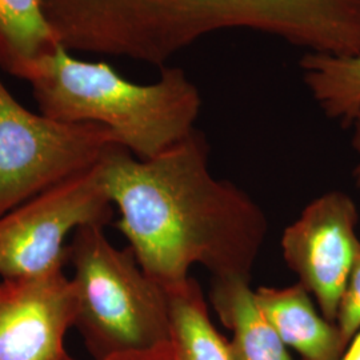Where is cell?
<instances>
[{"label":"cell","mask_w":360,"mask_h":360,"mask_svg":"<svg viewBox=\"0 0 360 360\" xmlns=\"http://www.w3.org/2000/svg\"><path fill=\"white\" fill-rule=\"evenodd\" d=\"M352 129V135H351V146L352 150L358 158V162L355 165V167L352 169V175L356 180V184L360 186V114L355 117V120L352 122V124L349 126Z\"/></svg>","instance_id":"cell-16"},{"label":"cell","mask_w":360,"mask_h":360,"mask_svg":"<svg viewBox=\"0 0 360 360\" xmlns=\"http://www.w3.org/2000/svg\"><path fill=\"white\" fill-rule=\"evenodd\" d=\"M74 267L77 333L94 360L159 347L172 340L166 290L139 266L132 250L116 248L103 226L77 229L68 245Z\"/></svg>","instance_id":"cell-4"},{"label":"cell","mask_w":360,"mask_h":360,"mask_svg":"<svg viewBox=\"0 0 360 360\" xmlns=\"http://www.w3.org/2000/svg\"><path fill=\"white\" fill-rule=\"evenodd\" d=\"M40 0H0V67L28 83L60 47Z\"/></svg>","instance_id":"cell-11"},{"label":"cell","mask_w":360,"mask_h":360,"mask_svg":"<svg viewBox=\"0 0 360 360\" xmlns=\"http://www.w3.org/2000/svg\"><path fill=\"white\" fill-rule=\"evenodd\" d=\"M255 299L285 347L292 348L302 360H339L346 346L338 326L327 321L314 297L302 285H262Z\"/></svg>","instance_id":"cell-9"},{"label":"cell","mask_w":360,"mask_h":360,"mask_svg":"<svg viewBox=\"0 0 360 360\" xmlns=\"http://www.w3.org/2000/svg\"><path fill=\"white\" fill-rule=\"evenodd\" d=\"M67 51L165 67L226 30L263 32L307 52L360 55V0H40Z\"/></svg>","instance_id":"cell-2"},{"label":"cell","mask_w":360,"mask_h":360,"mask_svg":"<svg viewBox=\"0 0 360 360\" xmlns=\"http://www.w3.org/2000/svg\"><path fill=\"white\" fill-rule=\"evenodd\" d=\"M112 215L95 166L15 207L0 217L1 279L65 269L67 236L89 224L104 227Z\"/></svg>","instance_id":"cell-6"},{"label":"cell","mask_w":360,"mask_h":360,"mask_svg":"<svg viewBox=\"0 0 360 360\" xmlns=\"http://www.w3.org/2000/svg\"><path fill=\"white\" fill-rule=\"evenodd\" d=\"M77 299L65 269L0 282V360H75L65 335Z\"/></svg>","instance_id":"cell-8"},{"label":"cell","mask_w":360,"mask_h":360,"mask_svg":"<svg viewBox=\"0 0 360 360\" xmlns=\"http://www.w3.org/2000/svg\"><path fill=\"white\" fill-rule=\"evenodd\" d=\"M172 342L184 360H231L227 340L210 318L199 283L190 278L167 292Z\"/></svg>","instance_id":"cell-13"},{"label":"cell","mask_w":360,"mask_h":360,"mask_svg":"<svg viewBox=\"0 0 360 360\" xmlns=\"http://www.w3.org/2000/svg\"><path fill=\"white\" fill-rule=\"evenodd\" d=\"M299 65L303 82L323 114L349 127L360 114V55L307 52Z\"/></svg>","instance_id":"cell-12"},{"label":"cell","mask_w":360,"mask_h":360,"mask_svg":"<svg viewBox=\"0 0 360 360\" xmlns=\"http://www.w3.org/2000/svg\"><path fill=\"white\" fill-rule=\"evenodd\" d=\"M339 360H360V331L348 343Z\"/></svg>","instance_id":"cell-17"},{"label":"cell","mask_w":360,"mask_h":360,"mask_svg":"<svg viewBox=\"0 0 360 360\" xmlns=\"http://www.w3.org/2000/svg\"><path fill=\"white\" fill-rule=\"evenodd\" d=\"M359 212L343 191L311 200L282 235L287 267L314 297L323 316L335 323L340 299L360 248Z\"/></svg>","instance_id":"cell-7"},{"label":"cell","mask_w":360,"mask_h":360,"mask_svg":"<svg viewBox=\"0 0 360 360\" xmlns=\"http://www.w3.org/2000/svg\"><path fill=\"white\" fill-rule=\"evenodd\" d=\"M210 302L219 321L231 331V360H294L264 316L248 279L212 278Z\"/></svg>","instance_id":"cell-10"},{"label":"cell","mask_w":360,"mask_h":360,"mask_svg":"<svg viewBox=\"0 0 360 360\" xmlns=\"http://www.w3.org/2000/svg\"><path fill=\"white\" fill-rule=\"evenodd\" d=\"M115 143L101 124L28 111L0 79V217L89 171Z\"/></svg>","instance_id":"cell-5"},{"label":"cell","mask_w":360,"mask_h":360,"mask_svg":"<svg viewBox=\"0 0 360 360\" xmlns=\"http://www.w3.org/2000/svg\"><path fill=\"white\" fill-rule=\"evenodd\" d=\"M151 84L132 83L107 63L84 62L60 46L30 82L40 114L96 123L138 159H151L195 129L202 99L183 68L165 65Z\"/></svg>","instance_id":"cell-3"},{"label":"cell","mask_w":360,"mask_h":360,"mask_svg":"<svg viewBox=\"0 0 360 360\" xmlns=\"http://www.w3.org/2000/svg\"><path fill=\"white\" fill-rule=\"evenodd\" d=\"M335 324L345 346L360 331V248L340 299Z\"/></svg>","instance_id":"cell-14"},{"label":"cell","mask_w":360,"mask_h":360,"mask_svg":"<svg viewBox=\"0 0 360 360\" xmlns=\"http://www.w3.org/2000/svg\"><path fill=\"white\" fill-rule=\"evenodd\" d=\"M202 132H193L151 159L120 144L95 165L119 210L117 230L142 270L166 292L186 283L193 264L212 278H251L269 233L257 202L231 181L217 179Z\"/></svg>","instance_id":"cell-1"},{"label":"cell","mask_w":360,"mask_h":360,"mask_svg":"<svg viewBox=\"0 0 360 360\" xmlns=\"http://www.w3.org/2000/svg\"><path fill=\"white\" fill-rule=\"evenodd\" d=\"M105 360H184L180 355L179 349L175 346V343L171 340L166 345H162L159 347L139 351V352H131L124 355H117L114 358Z\"/></svg>","instance_id":"cell-15"}]
</instances>
